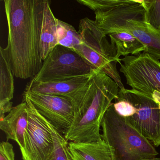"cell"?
<instances>
[{"label":"cell","mask_w":160,"mask_h":160,"mask_svg":"<svg viewBox=\"0 0 160 160\" xmlns=\"http://www.w3.org/2000/svg\"><path fill=\"white\" fill-rule=\"evenodd\" d=\"M46 0H4L8 43L2 47L13 75L34 77L42 66L40 40Z\"/></svg>","instance_id":"6da1fadb"},{"label":"cell","mask_w":160,"mask_h":160,"mask_svg":"<svg viewBox=\"0 0 160 160\" xmlns=\"http://www.w3.org/2000/svg\"><path fill=\"white\" fill-rule=\"evenodd\" d=\"M118 85L100 70L75 93L73 121L64 136L67 141L91 143L102 140L101 124L105 114L118 97Z\"/></svg>","instance_id":"7a4b0ae2"},{"label":"cell","mask_w":160,"mask_h":160,"mask_svg":"<svg viewBox=\"0 0 160 160\" xmlns=\"http://www.w3.org/2000/svg\"><path fill=\"white\" fill-rule=\"evenodd\" d=\"M113 103L102 121V138L112 147L116 160H142L158 152L147 138L127 123L114 109Z\"/></svg>","instance_id":"3957f363"},{"label":"cell","mask_w":160,"mask_h":160,"mask_svg":"<svg viewBox=\"0 0 160 160\" xmlns=\"http://www.w3.org/2000/svg\"><path fill=\"white\" fill-rule=\"evenodd\" d=\"M78 29L82 43L75 52L94 69L101 70L115 80L120 89L125 88L117 69L118 62L111 44L95 21L88 18H82Z\"/></svg>","instance_id":"277c9868"},{"label":"cell","mask_w":160,"mask_h":160,"mask_svg":"<svg viewBox=\"0 0 160 160\" xmlns=\"http://www.w3.org/2000/svg\"><path fill=\"white\" fill-rule=\"evenodd\" d=\"M94 12L95 21L105 35L119 32L126 21L145 20L144 0H77Z\"/></svg>","instance_id":"5b68a950"},{"label":"cell","mask_w":160,"mask_h":160,"mask_svg":"<svg viewBox=\"0 0 160 160\" xmlns=\"http://www.w3.org/2000/svg\"><path fill=\"white\" fill-rule=\"evenodd\" d=\"M118 99L129 103L122 118L152 145L160 146V109L152 99L135 90L120 89Z\"/></svg>","instance_id":"8992f818"},{"label":"cell","mask_w":160,"mask_h":160,"mask_svg":"<svg viewBox=\"0 0 160 160\" xmlns=\"http://www.w3.org/2000/svg\"><path fill=\"white\" fill-rule=\"evenodd\" d=\"M120 72L132 89L152 99L160 92V61L147 52L121 59Z\"/></svg>","instance_id":"52a82bcc"},{"label":"cell","mask_w":160,"mask_h":160,"mask_svg":"<svg viewBox=\"0 0 160 160\" xmlns=\"http://www.w3.org/2000/svg\"><path fill=\"white\" fill-rule=\"evenodd\" d=\"M94 70L76 52L58 45L43 61L40 72L30 82L54 81L86 75Z\"/></svg>","instance_id":"ba28073f"},{"label":"cell","mask_w":160,"mask_h":160,"mask_svg":"<svg viewBox=\"0 0 160 160\" xmlns=\"http://www.w3.org/2000/svg\"><path fill=\"white\" fill-rule=\"evenodd\" d=\"M28 108V129L25 135L23 160H52L54 142L46 119L36 110L29 100L23 98Z\"/></svg>","instance_id":"9c48e42d"},{"label":"cell","mask_w":160,"mask_h":160,"mask_svg":"<svg viewBox=\"0 0 160 160\" xmlns=\"http://www.w3.org/2000/svg\"><path fill=\"white\" fill-rule=\"evenodd\" d=\"M23 96L29 100L43 118L65 135L72 123L76 112L70 98L62 95L25 91Z\"/></svg>","instance_id":"30bf717a"},{"label":"cell","mask_w":160,"mask_h":160,"mask_svg":"<svg viewBox=\"0 0 160 160\" xmlns=\"http://www.w3.org/2000/svg\"><path fill=\"white\" fill-rule=\"evenodd\" d=\"M28 108L23 102L13 108L3 119L0 120V129L6 136L7 141L14 140L18 144L21 152L25 148V135L28 125Z\"/></svg>","instance_id":"8fae6325"},{"label":"cell","mask_w":160,"mask_h":160,"mask_svg":"<svg viewBox=\"0 0 160 160\" xmlns=\"http://www.w3.org/2000/svg\"><path fill=\"white\" fill-rule=\"evenodd\" d=\"M94 71L86 75L54 81L39 82L29 81L26 86L25 91L68 97L82 88L88 81Z\"/></svg>","instance_id":"7c38bea8"},{"label":"cell","mask_w":160,"mask_h":160,"mask_svg":"<svg viewBox=\"0 0 160 160\" xmlns=\"http://www.w3.org/2000/svg\"><path fill=\"white\" fill-rule=\"evenodd\" d=\"M121 32L133 35L147 47V53L160 60V31L145 20H130L126 21Z\"/></svg>","instance_id":"4fadbf2b"},{"label":"cell","mask_w":160,"mask_h":160,"mask_svg":"<svg viewBox=\"0 0 160 160\" xmlns=\"http://www.w3.org/2000/svg\"><path fill=\"white\" fill-rule=\"evenodd\" d=\"M68 147L72 160H116L112 147L102 139L91 143L70 142Z\"/></svg>","instance_id":"5bb4252c"},{"label":"cell","mask_w":160,"mask_h":160,"mask_svg":"<svg viewBox=\"0 0 160 160\" xmlns=\"http://www.w3.org/2000/svg\"><path fill=\"white\" fill-rule=\"evenodd\" d=\"M14 81L13 74L5 55L0 49V120L12 109Z\"/></svg>","instance_id":"9a60e30c"},{"label":"cell","mask_w":160,"mask_h":160,"mask_svg":"<svg viewBox=\"0 0 160 160\" xmlns=\"http://www.w3.org/2000/svg\"><path fill=\"white\" fill-rule=\"evenodd\" d=\"M58 45L57 18L50 8V2L46 0L40 40L41 55L43 61Z\"/></svg>","instance_id":"2e32d148"},{"label":"cell","mask_w":160,"mask_h":160,"mask_svg":"<svg viewBox=\"0 0 160 160\" xmlns=\"http://www.w3.org/2000/svg\"><path fill=\"white\" fill-rule=\"evenodd\" d=\"M110 42L118 63L121 56H136L142 52H147V47L137 38L127 32H117L108 35Z\"/></svg>","instance_id":"e0dca14e"},{"label":"cell","mask_w":160,"mask_h":160,"mask_svg":"<svg viewBox=\"0 0 160 160\" xmlns=\"http://www.w3.org/2000/svg\"><path fill=\"white\" fill-rule=\"evenodd\" d=\"M58 45L75 51L82 44L78 32L70 24L57 18Z\"/></svg>","instance_id":"ac0fdd59"},{"label":"cell","mask_w":160,"mask_h":160,"mask_svg":"<svg viewBox=\"0 0 160 160\" xmlns=\"http://www.w3.org/2000/svg\"><path fill=\"white\" fill-rule=\"evenodd\" d=\"M47 122L52 133L54 142L55 149L52 160H72L69 152L68 141L52 124L47 120Z\"/></svg>","instance_id":"d6986e66"},{"label":"cell","mask_w":160,"mask_h":160,"mask_svg":"<svg viewBox=\"0 0 160 160\" xmlns=\"http://www.w3.org/2000/svg\"><path fill=\"white\" fill-rule=\"evenodd\" d=\"M146 6L145 20L160 31V0H144Z\"/></svg>","instance_id":"ffe728a7"},{"label":"cell","mask_w":160,"mask_h":160,"mask_svg":"<svg viewBox=\"0 0 160 160\" xmlns=\"http://www.w3.org/2000/svg\"><path fill=\"white\" fill-rule=\"evenodd\" d=\"M0 160H15L13 147L8 141L0 144Z\"/></svg>","instance_id":"44dd1931"},{"label":"cell","mask_w":160,"mask_h":160,"mask_svg":"<svg viewBox=\"0 0 160 160\" xmlns=\"http://www.w3.org/2000/svg\"><path fill=\"white\" fill-rule=\"evenodd\" d=\"M142 160H160V158H156V157H152V158H147Z\"/></svg>","instance_id":"7402d4cb"},{"label":"cell","mask_w":160,"mask_h":160,"mask_svg":"<svg viewBox=\"0 0 160 160\" xmlns=\"http://www.w3.org/2000/svg\"><path fill=\"white\" fill-rule=\"evenodd\" d=\"M158 106H159V108L160 109V103L158 104Z\"/></svg>","instance_id":"603a6c76"}]
</instances>
